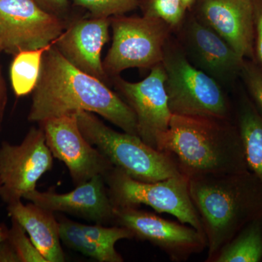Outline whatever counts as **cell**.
<instances>
[{
    "mask_svg": "<svg viewBox=\"0 0 262 262\" xmlns=\"http://www.w3.org/2000/svg\"><path fill=\"white\" fill-rule=\"evenodd\" d=\"M103 179L115 208H138L145 205L158 213L172 215L181 223L189 225L204 234L191 198L189 179L184 176L144 182L113 167Z\"/></svg>",
    "mask_w": 262,
    "mask_h": 262,
    "instance_id": "8992f818",
    "label": "cell"
},
{
    "mask_svg": "<svg viewBox=\"0 0 262 262\" xmlns=\"http://www.w3.org/2000/svg\"><path fill=\"white\" fill-rule=\"evenodd\" d=\"M115 225L122 226L134 237L160 248L173 261H187L207 248L206 236L185 224L164 220L138 208H115Z\"/></svg>",
    "mask_w": 262,
    "mask_h": 262,
    "instance_id": "8fae6325",
    "label": "cell"
},
{
    "mask_svg": "<svg viewBox=\"0 0 262 262\" xmlns=\"http://www.w3.org/2000/svg\"><path fill=\"white\" fill-rule=\"evenodd\" d=\"M186 44L192 64L220 84L239 77L244 58L204 22L188 24Z\"/></svg>",
    "mask_w": 262,
    "mask_h": 262,
    "instance_id": "9a60e30c",
    "label": "cell"
},
{
    "mask_svg": "<svg viewBox=\"0 0 262 262\" xmlns=\"http://www.w3.org/2000/svg\"><path fill=\"white\" fill-rule=\"evenodd\" d=\"M201 12L211 27L244 59L254 60L252 0H203Z\"/></svg>",
    "mask_w": 262,
    "mask_h": 262,
    "instance_id": "2e32d148",
    "label": "cell"
},
{
    "mask_svg": "<svg viewBox=\"0 0 262 262\" xmlns=\"http://www.w3.org/2000/svg\"><path fill=\"white\" fill-rule=\"evenodd\" d=\"M5 95L3 84H2L1 76H0V108H5Z\"/></svg>",
    "mask_w": 262,
    "mask_h": 262,
    "instance_id": "f546056e",
    "label": "cell"
},
{
    "mask_svg": "<svg viewBox=\"0 0 262 262\" xmlns=\"http://www.w3.org/2000/svg\"><path fill=\"white\" fill-rule=\"evenodd\" d=\"M76 6L89 10L93 17L112 18L136 9L139 0H73Z\"/></svg>",
    "mask_w": 262,
    "mask_h": 262,
    "instance_id": "7402d4cb",
    "label": "cell"
},
{
    "mask_svg": "<svg viewBox=\"0 0 262 262\" xmlns=\"http://www.w3.org/2000/svg\"><path fill=\"white\" fill-rule=\"evenodd\" d=\"M24 198L53 213H69L99 225H115V207L102 176L94 177L68 193L34 189Z\"/></svg>",
    "mask_w": 262,
    "mask_h": 262,
    "instance_id": "4fadbf2b",
    "label": "cell"
},
{
    "mask_svg": "<svg viewBox=\"0 0 262 262\" xmlns=\"http://www.w3.org/2000/svg\"><path fill=\"white\" fill-rule=\"evenodd\" d=\"M262 261V216L249 222L223 246L212 262Z\"/></svg>",
    "mask_w": 262,
    "mask_h": 262,
    "instance_id": "ffe728a7",
    "label": "cell"
},
{
    "mask_svg": "<svg viewBox=\"0 0 262 262\" xmlns=\"http://www.w3.org/2000/svg\"><path fill=\"white\" fill-rule=\"evenodd\" d=\"M157 149L188 179L249 170L238 129L229 120L172 115Z\"/></svg>",
    "mask_w": 262,
    "mask_h": 262,
    "instance_id": "7a4b0ae2",
    "label": "cell"
},
{
    "mask_svg": "<svg viewBox=\"0 0 262 262\" xmlns=\"http://www.w3.org/2000/svg\"><path fill=\"white\" fill-rule=\"evenodd\" d=\"M63 21L33 0H0V50L12 54L51 46Z\"/></svg>",
    "mask_w": 262,
    "mask_h": 262,
    "instance_id": "9c48e42d",
    "label": "cell"
},
{
    "mask_svg": "<svg viewBox=\"0 0 262 262\" xmlns=\"http://www.w3.org/2000/svg\"><path fill=\"white\" fill-rule=\"evenodd\" d=\"M186 10L182 0H149L145 15L175 27L182 21Z\"/></svg>",
    "mask_w": 262,
    "mask_h": 262,
    "instance_id": "cb8c5ba5",
    "label": "cell"
},
{
    "mask_svg": "<svg viewBox=\"0 0 262 262\" xmlns=\"http://www.w3.org/2000/svg\"><path fill=\"white\" fill-rule=\"evenodd\" d=\"M3 110L4 108H0V123H1L2 117H3Z\"/></svg>",
    "mask_w": 262,
    "mask_h": 262,
    "instance_id": "1f68e13d",
    "label": "cell"
},
{
    "mask_svg": "<svg viewBox=\"0 0 262 262\" xmlns=\"http://www.w3.org/2000/svg\"><path fill=\"white\" fill-rule=\"evenodd\" d=\"M49 46L15 54L10 68V79L16 96H26L35 89L40 75L43 54Z\"/></svg>",
    "mask_w": 262,
    "mask_h": 262,
    "instance_id": "44dd1931",
    "label": "cell"
},
{
    "mask_svg": "<svg viewBox=\"0 0 262 262\" xmlns=\"http://www.w3.org/2000/svg\"><path fill=\"white\" fill-rule=\"evenodd\" d=\"M53 166V156L42 129L33 127L23 141L0 146V198L7 204L21 201Z\"/></svg>",
    "mask_w": 262,
    "mask_h": 262,
    "instance_id": "ba28073f",
    "label": "cell"
},
{
    "mask_svg": "<svg viewBox=\"0 0 262 262\" xmlns=\"http://www.w3.org/2000/svg\"><path fill=\"white\" fill-rule=\"evenodd\" d=\"M165 81L162 63L152 67L149 75L140 82H130L121 79L117 81L125 102L135 114L138 136L156 149L158 137L168 129L172 116Z\"/></svg>",
    "mask_w": 262,
    "mask_h": 262,
    "instance_id": "7c38bea8",
    "label": "cell"
},
{
    "mask_svg": "<svg viewBox=\"0 0 262 262\" xmlns=\"http://www.w3.org/2000/svg\"><path fill=\"white\" fill-rule=\"evenodd\" d=\"M8 215L23 227L47 262H63L65 255L60 237L59 224L53 212L21 201L8 204Z\"/></svg>",
    "mask_w": 262,
    "mask_h": 262,
    "instance_id": "ac0fdd59",
    "label": "cell"
},
{
    "mask_svg": "<svg viewBox=\"0 0 262 262\" xmlns=\"http://www.w3.org/2000/svg\"><path fill=\"white\" fill-rule=\"evenodd\" d=\"M11 227L8 230L7 238L14 248L20 262H47L33 244L30 237L27 235L23 227L13 219H11Z\"/></svg>",
    "mask_w": 262,
    "mask_h": 262,
    "instance_id": "603a6c76",
    "label": "cell"
},
{
    "mask_svg": "<svg viewBox=\"0 0 262 262\" xmlns=\"http://www.w3.org/2000/svg\"><path fill=\"white\" fill-rule=\"evenodd\" d=\"M239 77L246 84L248 97L262 116V70L254 61L245 59Z\"/></svg>",
    "mask_w": 262,
    "mask_h": 262,
    "instance_id": "d4e9b609",
    "label": "cell"
},
{
    "mask_svg": "<svg viewBox=\"0 0 262 262\" xmlns=\"http://www.w3.org/2000/svg\"><path fill=\"white\" fill-rule=\"evenodd\" d=\"M184 5H185L186 8H188L191 5L194 3V0H182Z\"/></svg>",
    "mask_w": 262,
    "mask_h": 262,
    "instance_id": "4dcf8cb0",
    "label": "cell"
},
{
    "mask_svg": "<svg viewBox=\"0 0 262 262\" xmlns=\"http://www.w3.org/2000/svg\"><path fill=\"white\" fill-rule=\"evenodd\" d=\"M113 32L111 48L103 62L107 75H117L130 68H152L162 63L168 26L144 15L110 18Z\"/></svg>",
    "mask_w": 262,
    "mask_h": 262,
    "instance_id": "52a82bcc",
    "label": "cell"
},
{
    "mask_svg": "<svg viewBox=\"0 0 262 262\" xmlns=\"http://www.w3.org/2000/svg\"><path fill=\"white\" fill-rule=\"evenodd\" d=\"M33 91L29 121L85 111L138 136L136 115L130 106L105 82L71 64L53 43L43 54L40 75Z\"/></svg>",
    "mask_w": 262,
    "mask_h": 262,
    "instance_id": "6da1fadb",
    "label": "cell"
},
{
    "mask_svg": "<svg viewBox=\"0 0 262 262\" xmlns=\"http://www.w3.org/2000/svg\"><path fill=\"white\" fill-rule=\"evenodd\" d=\"M110 18L77 20L53 45L71 64L106 83L108 75L101 61V51L110 39Z\"/></svg>",
    "mask_w": 262,
    "mask_h": 262,
    "instance_id": "5bb4252c",
    "label": "cell"
},
{
    "mask_svg": "<svg viewBox=\"0 0 262 262\" xmlns=\"http://www.w3.org/2000/svg\"><path fill=\"white\" fill-rule=\"evenodd\" d=\"M53 158L65 164L75 187L96 176L104 177L113 165L81 132L76 113L39 122Z\"/></svg>",
    "mask_w": 262,
    "mask_h": 262,
    "instance_id": "30bf717a",
    "label": "cell"
},
{
    "mask_svg": "<svg viewBox=\"0 0 262 262\" xmlns=\"http://www.w3.org/2000/svg\"><path fill=\"white\" fill-rule=\"evenodd\" d=\"M0 262H20V258L8 238L0 243Z\"/></svg>",
    "mask_w": 262,
    "mask_h": 262,
    "instance_id": "83f0119b",
    "label": "cell"
},
{
    "mask_svg": "<svg viewBox=\"0 0 262 262\" xmlns=\"http://www.w3.org/2000/svg\"><path fill=\"white\" fill-rule=\"evenodd\" d=\"M189 192L207 239V262L245 226L262 216V183L251 170L189 179Z\"/></svg>",
    "mask_w": 262,
    "mask_h": 262,
    "instance_id": "3957f363",
    "label": "cell"
},
{
    "mask_svg": "<svg viewBox=\"0 0 262 262\" xmlns=\"http://www.w3.org/2000/svg\"><path fill=\"white\" fill-rule=\"evenodd\" d=\"M9 228L5 224H0V243L7 238Z\"/></svg>",
    "mask_w": 262,
    "mask_h": 262,
    "instance_id": "f1b7e54d",
    "label": "cell"
},
{
    "mask_svg": "<svg viewBox=\"0 0 262 262\" xmlns=\"http://www.w3.org/2000/svg\"><path fill=\"white\" fill-rule=\"evenodd\" d=\"M58 221L60 237L65 246L99 262L123 261L115 244L120 239L134 238L132 232L122 226L84 225L66 217Z\"/></svg>",
    "mask_w": 262,
    "mask_h": 262,
    "instance_id": "e0dca14e",
    "label": "cell"
},
{
    "mask_svg": "<svg viewBox=\"0 0 262 262\" xmlns=\"http://www.w3.org/2000/svg\"><path fill=\"white\" fill-rule=\"evenodd\" d=\"M254 15V60L262 70V0H252Z\"/></svg>",
    "mask_w": 262,
    "mask_h": 262,
    "instance_id": "484cf974",
    "label": "cell"
},
{
    "mask_svg": "<svg viewBox=\"0 0 262 262\" xmlns=\"http://www.w3.org/2000/svg\"><path fill=\"white\" fill-rule=\"evenodd\" d=\"M162 64L172 115L231 120L232 106L222 84L194 67L182 51L165 46Z\"/></svg>",
    "mask_w": 262,
    "mask_h": 262,
    "instance_id": "5b68a950",
    "label": "cell"
},
{
    "mask_svg": "<svg viewBox=\"0 0 262 262\" xmlns=\"http://www.w3.org/2000/svg\"><path fill=\"white\" fill-rule=\"evenodd\" d=\"M82 134L113 164L136 180L155 182L182 175L170 158L138 136L120 133L105 125L94 113H76Z\"/></svg>",
    "mask_w": 262,
    "mask_h": 262,
    "instance_id": "277c9868",
    "label": "cell"
},
{
    "mask_svg": "<svg viewBox=\"0 0 262 262\" xmlns=\"http://www.w3.org/2000/svg\"><path fill=\"white\" fill-rule=\"evenodd\" d=\"M48 13L58 15L68 6V0H33Z\"/></svg>",
    "mask_w": 262,
    "mask_h": 262,
    "instance_id": "4316f807",
    "label": "cell"
},
{
    "mask_svg": "<svg viewBox=\"0 0 262 262\" xmlns=\"http://www.w3.org/2000/svg\"><path fill=\"white\" fill-rule=\"evenodd\" d=\"M235 125L244 144L248 168L262 183V116L247 95L239 98Z\"/></svg>",
    "mask_w": 262,
    "mask_h": 262,
    "instance_id": "d6986e66",
    "label": "cell"
}]
</instances>
